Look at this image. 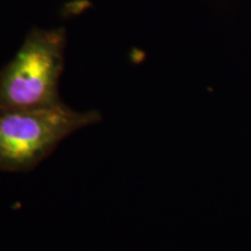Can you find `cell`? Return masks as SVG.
Wrapping results in <instances>:
<instances>
[{
  "instance_id": "cell-2",
  "label": "cell",
  "mask_w": 251,
  "mask_h": 251,
  "mask_svg": "<svg viewBox=\"0 0 251 251\" xmlns=\"http://www.w3.org/2000/svg\"><path fill=\"white\" fill-rule=\"evenodd\" d=\"M100 120L98 111L77 112L63 102L0 113V171L33 170L63 140Z\"/></svg>"
},
{
  "instance_id": "cell-1",
  "label": "cell",
  "mask_w": 251,
  "mask_h": 251,
  "mask_svg": "<svg viewBox=\"0 0 251 251\" xmlns=\"http://www.w3.org/2000/svg\"><path fill=\"white\" fill-rule=\"evenodd\" d=\"M65 33L35 28L0 72V113L52 107L64 65Z\"/></svg>"
}]
</instances>
